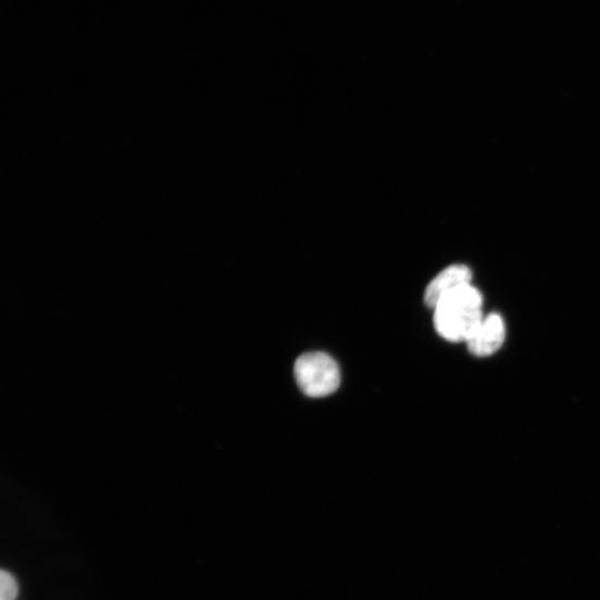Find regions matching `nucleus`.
I'll return each mask as SVG.
<instances>
[{"label": "nucleus", "instance_id": "nucleus-1", "mask_svg": "<svg viewBox=\"0 0 600 600\" xmlns=\"http://www.w3.org/2000/svg\"><path fill=\"white\" fill-rule=\"evenodd\" d=\"M483 320V296L472 284L445 295L434 309L436 332L452 342H467Z\"/></svg>", "mask_w": 600, "mask_h": 600}, {"label": "nucleus", "instance_id": "nucleus-2", "mask_svg": "<svg viewBox=\"0 0 600 600\" xmlns=\"http://www.w3.org/2000/svg\"><path fill=\"white\" fill-rule=\"evenodd\" d=\"M296 383L305 395L314 398L334 393L340 385L336 361L321 352L300 357L293 367Z\"/></svg>", "mask_w": 600, "mask_h": 600}, {"label": "nucleus", "instance_id": "nucleus-3", "mask_svg": "<svg viewBox=\"0 0 600 600\" xmlns=\"http://www.w3.org/2000/svg\"><path fill=\"white\" fill-rule=\"evenodd\" d=\"M507 338V326L502 316L490 314L466 342L470 352L477 358H488L502 348Z\"/></svg>", "mask_w": 600, "mask_h": 600}, {"label": "nucleus", "instance_id": "nucleus-4", "mask_svg": "<svg viewBox=\"0 0 600 600\" xmlns=\"http://www.w3.org/2000/svg\"><path fill=\"white\" fill-rule=\"evenodd\" d=\"M472 271L462 264L445 268L427 286L424 295L428 308L435 309L439 300L454 289L472 284Z\"/></svg>", "mask_w": 600, "mask_h": 600}, {"label": "nucleus", "instance_id": "nucleus-5", "mask_svg": "<svg viewBox=\"0 0 600 600\" xmlns=\"http://www.w3.org/2000/svg\"><path fill=\"white\" fill-rule=\"evenodd\" d=\"M18 583L13 574L7 571L0 573V600H16Z\"/></svg>", "mask_w": 600, "mask_h": 600}]
</instances>
